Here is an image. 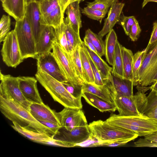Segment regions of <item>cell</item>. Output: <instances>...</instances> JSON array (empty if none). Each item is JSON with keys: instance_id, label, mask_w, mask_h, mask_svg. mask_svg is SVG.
<instances>
[{"instance_id": "cell-1", "label": "cell", "mask_w": 157, "mask_h": 157, "mask_svg": "<svg viewBox=\"0 0 157 157\" xmlns=\"http://www.w3.org/2000/svg\"><path fill=\"white\" fill-rule=\"evenodd\" d=\"M0 110L6 118L21 126L49 135H56L51 130L36 119L29 111L13 100L1 95Z\"/></svg>"}, {"instance_id": "cell-2", "label": "cell", "mask_w": 157, "mask_h": 157, "mask_svg": "<svg viewBox=\"0 0 157 157\" xmlns=\"http://www.w3.org/2000/svg\"><path fill=\"white\" fill-rule=\"evenodd\" d=\"M35 75L38 81L55 101L58 102L64 107L82 108L81 99L73 97L68 92L61 82L40 71L37 70Z\"/></svg>"}, {"instance_id": "cell-3", "label": "cell", "mask_w": 157, "mask_h": 157, "mask_svg": "<svg viewBox=\"0 0 157 157\" xmlns=\"http://www.w3.org/2000/svg\"><path fill=\"white\" fill-rule=\"evenodd\" d=\"M105 121L112 125L132 131L138 136L144 137L157 132V120L144 115L125 116L112 113Z\"/></svg>"}, {"instance_id": "cell-4", "label": "cell", "mask_w": 157, "mask_h": 157, "mask_svg": "<svg viewBox=\"0 0 157 157\" xmlns=\"http://www.w3.org/2000/svg\"><path fill=\"white\" fill-rule=\"evenodd\" d=\"M88 126L90 135L102 142L130 138L135 139L138 136L132 131L112 125L105 121H94Z\"/></svg>"}, {"instance_id": "cell-5", "label": "cell", "mask_w": 157, "mask_h": 157, "mask_svg": "<svg viewBox=\"0 0 157 157\" xmlns=\"http://www.w3.org/2000/svg\"><path fill=\"white\" fill-rule=\"evenodd\" d=\"M145 92L138 91L132 97L123 96L116 93L114 103L120 116H141L145 107L147 96Z\"/></svg>"}, {"instance_id": "cell-6", "label": "cell", "mask_w": 157, "mask_h": 157, "mask_svg": "<svg viewBox=\"0 0 157 157\" xmlns=\"http://www.w3.org/2000/svg\"><path fill=\"white\" fill-rule=\"evenodd\" d=\"M16 33L22 57L36 59L38 56L36 51L35 39L28 21L25 16L16 21L14 29Z\"/></svg>"}, {"instance_id": "cell-7", "label": "cell", "mask_w": 157, "mask_h": 157, "mask_svg": "<svg viewBox=\"0 0 157 157\" xmlns=\"http://www.w3.org/2000/svg\"><path fill=\"white\" fill-rule=\"evenodd\" d=\"M0 95L17 102L29 111L31 103L24 97L19 88L17 77L0 72Z\"/></svg>"}, {"instance_id": "cell-8", "label": "cell", "mask_w": 157, "mask_h": 157, "mask_svg": "<svg viewBox=\"0 0 157 157\" xmlns=\"http://www.w3.org/2000/svg\"><path fill=\"white\" fill-rule=\"evenodd\" d=\"M3 42L1 50L3 61L8 67L16 68L24 59L15 30L10 32Z\"/></svg>"}, {"instance_id": "cell-9", "label": "cell", "mask_w": 157, "mask_h": 157, "mask_svg": "<svg viewBox=\"0 0 157 157\" xmlns=\"http://www.w3.org/2000/svg\"><path fill=\"white\" fill-rule=\"evenodd\" d=\"M82 109L64 107L58 113L62 128L71 131L77 127L88 125Z\"/></svg>"}, {"instance_id": "cell-10", "label": "cell", "mask_w": 157, "mask_h": 157, "mask_svg": "<svg viewBox=\"0 0 157 157\" xmlns=\"http://www.w3.org/2000/svg\"><path fill=\"white\" fill-rule=\"evenodd\" d=\"M36 59L37 70L45 72L61 82L68 81L52 52L39 56Z\"/></svg>"}, {"instance_id": "cell-11", "label": "cell", "mask_w": 157, "mask_h": 157, "mask_svg": "<svg viewBox=\"0 0 157 157\" xmlns=\"http://www.w3.org/2000/svg\"><path fill=\"white\" fill-rule=\"evenodd\" d=\"M103 81L104 84L102 86L85 83L82 87L83 93L85 92L90 93L109 103L114 104V97L117 93L111 73L108 78Z\"/></svg>"}, {"instance_id": "cell-12", "label": "cell", "mask_w": 157, "mask_h": 157, "mask_svg": "<svg viewBox=\"0 0 157 157\" xmlns=\"http://www.w3.org/2000/svg\"><path fill=\"white\" fill-rule=\"evenodd\" d=\"M20 90L25 98L31 103H43L37 87V80L33 77H17Z\"/></svg>"}, {"instance_id": "cell-13", "label": "cell", "mask_w": 157, "mask_h": 157, "mask_svg": "<svg viewBox=\"0 0 157 157\" xmlns=\"http://www.w3.org/2000/svg\"><path fill=\"white\" fill-rule=\"evenodd\" d=\"M25 16L30 25L36 44L44 26L40 23L41 15L38 2H33L27 5Z\"/></svg>"}, {"instance_id": "cell-14", "label": "cell", "mask_w": 157, "mask_h": 157, "mask_svg": "<svg viewBox=\"0 0 157 157\" xmlns=\"http://www.w3.org/2000/svg\"><path fill=\"white\" fill-rule=\"evenodd\" d=\"M52 50V53L57 61L62 73L67 81L73 84L83 85L74 73L63 51L56 42Z\"/></svg>"}, {"instance_id": "cell-15", "label": "cell", "mask_w": 157, "mask_h": 157, "mask_svg": "<svg viewBox=\"0 0 157 157\" xmlns=\"http://www.w3.org/2000/svg\"><path fill=\"white\" fill-rule=\"evenodd\" d=\"M29 111L32 115L38 121H49L61 125L58 113L51 109L43 103H32L29 107Z\"/></svg>"}, {"instance_id": "cell-16", "label": "cell", "mask_w": 157, "mask_h": 157, "mask_svg": "<svg viewBox=\"0 0 157 157\" xmlns=\"http://www.w3.org/2000/svg\"><path fill=\"white\" fill-rule=\"evenodd\" d=\"M55 42L54 28L51 26L44 25L38 40L36 44L37 55L40 56L51 52Z\"/></svg>"}, {"instance_id": "cell-17", "label": "cell", "mask_w": 157, "mask_h": 157, "mask_svg": "<svg viewBox=\"0 0 157 157\" xmlns=\"http://www.w3.org/2000/svg\"><path fill=\"white\" fill-rule=\"evenodd\" d=\"M124 6V3L119 2L117 0L110 6L102 29L98 34L102 38L108 33L118 22Z\"/></svg>"}, {"instance_id": "cell-18", "label": "cell", "mask_w": 157, "mask_h": 157, "mask_svg": "<svg viewBox=\"0 0 157 157\" xmlns=\"http://www.w3.org/2000/svg\"><path fill=\"white\" fill-rule=\"evenodd\" d=\"M88 125L76 127L71 131L63 128L61 132L59 131L58 135H60V136L57 138L75 144L76 146L90 137V133Z\"/></svg>"}, {"instance_id": "cell-19", "label": "cell", "mask_w": 157, "mask_h": 157, "mask_svg": "<svg viewBox=\"0 0 157 157\" xmlns=\"http://www.w3.org/2000/svg\"><path fill=\"white\" fill-rule=\"evenodd\" d=\"M26 6L25 0H4L2 2L4 10L16 21L24 18Z\"/></svg>"}, {"instance_id": "cell-20", "label": "cell", "mask_w": 157, "mask_h": 157, "mask_svg": "<svg viewBox=\"0 0 157 157\" xmlns=\"http://www.w3.org/2000/svg\"><path fill=\"white\" fill-rule=\"evenodd\" d=\"M13 123L11 126L16 131L35 142L47 145L54 136L39 132L33 129L21 126L14 122Z\"/></svg>"}, {"instance_id": "cell-21", "label": "cell", "mask_w": 157, "mask_h": 157, "mask_svg": "<svg viewBox=\"0 0 157 157\" xmlns=\"http://www.w3.org/2000/svg\"><path fill=\"white\" fill-rule=\"evenodd\" d=\"M80 2L76 1L70 3L66 10V13L70 25L73 29L79 34V30L82 27L79 7Z\"/></svg>"}, {"instance_id": "cell-22", "label": "cell", "mask_w": 157, "mask_h": 157, "mask_svg": "<svg viewBox=\"0 0 157 157\" xmlns=\"http://www.w3.org/2000/svg\"><path fill=\"white\" fill-rule=\"evenodd\" d=\"M80 45H77L71 52H64L69 61L74 73L80 82L84 84L85 82L83 75L79 54Z\"/></svg>"}, {"instance_id": "cell-23", "label": "cell", "mask_w": 157, "mask_h": 157, "mask_svg": "<svg viewBox=\"0 0 157 157\" xmlns=\"http://www.w3.org/2000/svg\"><path fill=\"white\" fill-rule=\"evenodd\" d=\"M82 97L89 104L101 112H113L117 110L114 104L109 103L90 93L84 92L82 94Z\"/></svg>"}, {"instance_id": "cell-24", "label": "cell", "mask_w": 157, "mask_h": 157, "mask_svg": "<svg viewBox=\"0 0 157 157\" xmlns=\"http://www.w3.org/2000/svg\"><path fill=\"white\" fill-rule=\"evenodd\" d=\"M157 60V42L150 47L144 56L139 71L138 85L143 80L148 69Z\"/></svg>"}, {"instance_id": "cell-25", "label": "cell", "mask_w": 157, "mask_h": 157, "mask_svg": "<svg viewBox=\"0 0 157 157\" xmlns=\"http://www.w3.org/2000/svg\"><path fill=\"white\" fill-rule=\"evenodd\" d=\"M83 47L87 50L93 62L97 68L102 80L108 78L111 73L112 68L110 67L97 54L91 51L84 43Z\"/></svg>"}, {"instance_id": "cell-26", "label": "cell", "mask_w": 157, "mask_h": 157, "mask_svg": "<svg viewBox=\"0 0 157 157\" xmlns=\"http://www.w3.org/2000/svg\"><path fill=\"white\" fill-rule=\"evenodd\" d=\"M111 74L117 93L128 97L133 96V81L125 78H119Z\"/></svg>"}, {"instance_id": "cell-27", "label": "cell", "mask_w": 157, "mask_h": 157, "mask_svg": "<svg viewBox=\"0 0 157 157\" xmlns=\"http://www.w3.org/2000/svg\"><path fill=\"white\" fill-rule=\"evenodd\" d=\"M117 41V34L113 29L106 35L105 41V55L107 62L112 66L113 65V56Z\"/></svg>"}, {"instance_id": "cell-28", "label": "cell", "mask_w": 157, "mask_h": 157, "mask_svg": "<svg viewBox=\"0 0 157 157\" xmlns=\"http://www.w3.org/2000/svg\"><path fill=\"white\" fill-rule=\"evenodd\" d=\"M79 54L85 82L95 85L94 78L91 65L85 53L82 43L80 45Z\"/></svg>"}, {"instance_id": "cell-29", "label": "cell", "mask_w": 157, "mask_h": 157, "mask_svg": "<svg viewBox=\"0 0 157 157\" xmlns=\"http://www.w3.org/2000/svg\"><path fill=\"white\" fill-rule=\"evenodd\" d=\"M121 45L118 41L116 44L113 56V65L111 74L117 77L124 78V71L121 52Z\"/></svg>"}, {"instance_id": "cell-30", "label": "cell", "mask_w": 157, "mask_h": 157, "mask_svg": "<svg viewBox=\"0 0 157 157\" xmlns=\"http://www.w3.org/2000/svg\"><path fill=\"white\" fill-rule=\"evenodd\" d=\"M124 78L133 81L132 67L133 54L132 51L121 45Z\"/></svg>"}, {"instance_id": "cell-31", "label": "cell", "mask_w": 157, "mask_h": 157, "mask_svg": "<svg viewBox=\"0 0 157 157\" xmlns=\"http://www.w3.org/2000/svg\"><path fill=\"white\" fill-rule=\"evenodd\" d=\"M64 19V15L59 6L44 19L41 20L40 23L42 25L51 26L56 29L61 25Z\"/></svg>"}, {"instance_id": "cell-32", "label": "cell", "mask_w": 157, "mask_h": 157, "mask_svg": "<svg viewBox=\"0 0 157 157\" xmlns=\"http://www.w3.org/2000/svg\"><path fill=\"white\" fill-rule=\"evenodd\" d=\"M146 52V49H145L142 51L137 52L133 55L132 75L134 86H137L139 85V71Z\"/></svg>"}, {"instance_id": "cell-33", "label": "cell", "mask_w": 157, "mask_h": 157, "mask_svg": "<svg viewBox=\"0 0 157 157\" xmlns=\"http://www.w3.org/2000/svg\"><path fill=\"white\" fill-rule=\"evenodd\" d=\"M64 22L67 45L72 44L75 48L77 45L82 44L83 41L80 34L75 32L71 27L67 17L64 18Z\"/></svg>"}, {"instance_id": "cell-34", "label": "cell", "mask_w": 157, "mask_h": 157, "mask_svg": "<svg viewBox=\"0 0 157 157\" xmlns=\"http://www.w3.org/2000/svg\"><path fill=\"white\" fill-rule=\"evenodd\" d=\"M85 37L91 41L97 51V54L100 57L105 55V42L102 38L90 29L86 31Z\"/></svg>"}, {"instance_id": "cell-35", "label": "cell", "mask_w": 157, "mask_h": 157, "mask_svg": "<svg viewBox=\"0 0 157 157\" xmlns=\"http://www.w3.org/2000/svg\"><path fill=\"white\" fill-rule=\"evenodd\" d=\"M38 4L41 15L40 21L59 6L58 0H40Z\"/></svg>"}, {"instance_id": "cell-36", "label": "cell", "mask_w": 157, "mask_h": 157, "mask_svg": "<svg viewBox=\"0 0 157 157\" xmlns=\"http://www.w3.org/2000/svg\"><path fill=\"white\" fill-rule=\"evenodd\" d=\"M56 43L64 52L69 53L67 40L65 31L64 21L61 25L57 28L54 29Z\"/></svg>"}, {"instance_id": "cell-37", "label": "cell", "mask_w": 157, "mask_h": 157, "mask_svg": "<svg viewBox=\"0 0 157 157\" xmlns=\"http://www.w3.org/2000/svg\"><path fill=\"white\" fill-rule=\"evenodd\" d=\"M68 92L76 98L81 99L83 85L75 84L68 81L61 82Z\"/></svg>"}, {"instance_id": "cell-38", "label": "cell", "mask_w": 157, "mask_h": 157, "mask_svg": "<svg viewBox=\"0 0 157 157\" xmlns=\"http://www.w3.org/2000/svg\"><path fill=\"white\" fill-rule=\"evenodd\" d=\"M81 11L82 13L88 17L98 21L100 23L107 13L105 11L94 10L87 6L82 9Z\"/></svg>"}, {"instance_id": "cell-39", "label": "cell", "mask_w": 157, "mask_h": 157, "mask_svg": "<svg viewBox=\"0 0 157 157\" xmlns=\"http://www.w3.org/2000/svg\"><path fill=\"white\" fill-rule=\"evenodd\" d=\"M11 20L9 15H3L0 22V42H2L10 29Z\"/></svg>"}, {"instance_id": "cell-40", "label": "cell", "mask_w": 157, "mask_h": 157, "mask_svg": "<svg viewBox=\"0 0 157 157\" xmlns=\"http://www.w3.org/2000/svg\"><path fill=\"white\" fill-rule=\"evenodd\" d=\"M157 105V91H151L147 97L145 107L142 113L145 115Z\"/></svg>"}, {"instance_id": "cell-41", "label": "cell", "mask_w": 157, "mask_h": 157, "mask_svg": "<svg viewBox=\"0 0 157 157\" xmlns=\"http://www.w3.org/2000/svg\"><path fill=\"white\" fill-rule=\"evenodd\" d=\"M135 19L134 16L128 17L121 14L118 22L122 26L127 35L129 36L131 27Z\"/></svg>"}, {"instance_id": "cell-42", "label": "cell", "mask_w": 157, "mask_h": 157, "mask_svg": "<svg viewBox=\"0 0 157 157\" xmlns=\"http://www.w3.org/2000/svg\"><path fill=\"white\" fill-rule=\"evenodd\" d=\"M84 48L85 53L91 65L94 78L95 85L97 86H102L104 85V82L102 79L101 76L97 68L91 59L87 50L84 47Z\"/></svg>"}, {"instance_id": "cell-43", "label": "cell", "mask_w": 157, "mask_h": 157, "mask_svg": "<svg viewBox=\"0 0 157 157\" xmlns=\"http://www.w3.org/2000/svg\"><path fill=\"white\" fill-rule=\"evenodd\" d=\"M135 139L130 138L121 139L101 142L99 146L117 147L124 145Z\"/></svg>"}, {"instance_id": "cell-44", "label": "cell", "mask_w": 157, "mask_h": 157, "mask_svg": "<svg viewBox=\"0 0 157 157\" xmlns=\"http://www.w3.org/2000/svg\"><path fill=\"white\" fill-rule=\"evenodd\" d=\"M54 136L47 145L61 147H76V144L69 142L59 139Z\"/></svg>"}, {"instance_id": "cell-45", "label": "cell", "mask_w": 157, "mask_h": 157, "mask_svg": "<svg viewBox=\"0 0 157 157\" xmlns=\"http://www.w3.org/2000/svg\"><path fill=\"white\" fill-rule=\"evenodd\" d=\"M141 32V29L139 23L136 19L134 22L131 27L129 36L133 41H136Z\"/></svg>"}, {"instance_id": "cell-46", "label": "cell", "mask_w": 157, "mask_h": 157, "mask_svg": "<svg viewBox=\"0 0 157 157\" xmlns=\"http://www.w3.org/2000/svg\"><path fill=\"white\" fill-rule=\"evenodd\" d=\"M102 142L90 135L89 138L83 142L77 144L76 147H94L99 146Z\"/></svg>"}, {"instance_id": "cell-47", "label": "cell", "mask_w": 157, "mask_h": 157, "mask_svg": "<svg viewBox=\"0 0 157 157\" xmlns=\"http://www.w3.org/2000/svg\"><path fill=\"white\" fill-rule=\"evenodd\" d=\"M87 6L94 10L105 11L107 12L108 11L109 8L105 4L95 0L91 2H88Z\"/></svg>"}, {"instance_id": "cell-48", "label": "cell", "mask_w": 157, "mask_h": 157, "mask_svg": "<svg viewBox=\"0 0 157 157\" xmlns=\"http://www.w3.org/2000/svg\"><path fill=\"white\" fill-rule=\"evenodd\" d=\"M134 146L137 147H157V143L145 138H140L134 142Z\"/></svg>"}, {"instance_id": "cell-49", "label": "cell", "mask_w": 157, "mask_h": 157, "mask_svg": "<svg viewBox=\"0 0 157 157\" xmlns=\"http://www.w3.org/2000/svg\"><path fill=\"white\" fill-rule=\"evenodd\" d=\"M38 121L41 123L51 130L55 133L56 135L59 134V130L62 128L61 125L56 123L45 121Z\"/></svg>"}, {"instance_id": "cell-50", "label": "cell", "mask_w": 157, "mask_h": 157, "mask_svg": "<svg viewBox=\"0 0 157 157\" xmlns=\"http://www.w3.org/2000/svg\"><path fill=\"white\" fill-rule=\"evenodd\" d=\"M157 42V21L153 24L152 31L148 44L145 48L147 51L150 47Z\"/></svg>"}, {"instance_id": "cell-51", "label": "cell", "mask_w": 157, "mask_h": 157, "mask_svg": "<svg viewBox=\"0 0 157 157\" xmlns=\"http://www.w3.org/2000/svg\"><path fill=\"white\" fill-rule=\"evenodd\" d=\"M62 13L64 15L66 10L70 3L71 0H58Z\"/></svg>"}, {"instance_id": "cell-52", "label": "cell", "mask_w": 157, "mask_h": 157, "mask_svg": "<svg viewBox=\"0 0 157 157\" xmlns=\"http://www.w3.org/2000/svg\"><path fill=\"white\" fill-rule=\"evenodd\" d=\"M83 42L84 44L87 46L91 51L97 54V51L91 42V41L87 37L85 36L83 39Z\"/></svg>"}, {"instance_id": "cell-53", "label": "cell", "mask_w": 157, "mask_h": 157, "mask_svg": "<svg viewBox=\"0 0 157 157\" xmlns=\"http://www.w3.org/2000/svg\"><path fill=\"white\" fill-rule=\"evenodd\" d=\"M145 115L157 120V105Z\"/></svg>"}, {"instance_id": "cell-54", "label": "cell", "mask_w": 157, "mask_h": 157, "mask_svg": "<svg viewBox=\"0 0 157 157\" xmlns=\"http://www.w3.org/2000/svg\"><path fill=\"white\" fill-rule=\"evenodd\" d=\"M147 139L157 143V132L144 136Z\"/></svg>"}, {"instance_id": "cell-55", "label": "cell", "mask_w": 157, "mask_h": 157, "mask_svg": "<svg viewBox=\"0 0 157 157\" xmlns=\"http://www.w3.org/2000/svg\"><path fill=\"white\" fill-rule=\"evenodd\" d=\"M102 2L110 7L117 0H94Z\"/></svg>"}, {"instance_id": "cell-56", "label": "cell", "mask_w": 157, "mask_h": 157, "mask_svg": "<svg viewBox=\"0 0 157 157\" xmlns=\"http://www.w3.org/2000/svg\"><path fill=\"white\" fill-rule=\"evenodd\" d=\"M152 85L149 87V89H150L151 91H157V81L155 82Z\"/></svg>"}, {"instance_id": "cell-57", "label": "cell", "mask_w": 157, "mask_h": 157, "mask_svg": "<svg viewBox=\"0 0 157 157\" xmlns=\"http://www.w3.org/2000/svg\"><path fill=\"white\" fill-rule=\"evenodd\" d=\"M157 2V0H144L142 4V8H143L148 2Z\"/></svg>"}, {"instance_id": "cell-58", "label": "cell", "mask_w": 157, "mask_h": 157, "mask_svg": "<svg viewBox=\"0 0 157 157\" xmlns=\"http://www.w3.org/2000/svg\"><path fill=\"white\" fill-rule=\"evenodd\" d=\"M156 81H157V71L151 81V84H152L153 83Z\"/></svg>"}, {"instance_id": "cell-59", "label": "cell", "mask_w": 157, "mask_h": 157, "mask_svg": "<svg viewBox=\"0 0 157 157\" xmlns=\"http://www.w3.org/2000/svg\"><path fill=\"white\" fill-rule=\"evenodd\" d=\"M40 0H25V1L26 5H27L31 3L34 2H38Z\"/></svg>"}, {"instance_id": "cell-60", "label": "cell", "mask_w": 157, "mask_h": 157, "mask_svg": "<svg viewBox=\"0 0 157 157\" xmlns=\"http://www.w3.org/2000/svg\"><path fill=\"white\" fill-rule=\"evenodd\" d=\"M85 0H71L70 3L76 1H83Z\"/></svg>"}, {"instance_id": "cell-61", "label": "cell", "mask_w": 157, "mask_h": 157, "mask_svg": "<svg viewBox=\"0 0 157 157\" xmlns=\"http://www.w3.org/2000/svg\"><path fill=\"white\" fill-rule=\"evenodd\" d=\"M1 2H2L3 1V0H1Z\"/></svg>"}]
</instances>
